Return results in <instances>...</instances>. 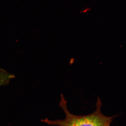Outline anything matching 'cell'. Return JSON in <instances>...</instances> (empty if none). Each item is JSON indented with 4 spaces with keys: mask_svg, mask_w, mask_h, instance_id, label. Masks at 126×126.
I'll return each mask as SVG.
<instances>
[{
    "mask_svg": "<svg viewBox=\"0 0 126 126\" xmlns=\"http://www.w3.org/2000/svg\"><path fill=\"white\" fill-rule=\"evenodd\" d=\"M60 106L65 115L64 119L50 120L46 118L42 122L51 126H110L112 122L117 116H107L101 111L102 102L98 98L96 109L92 113L86 115H77L72 114L69 111L67 102L63 94Z\"/></svg>",
    "mask_w": 126,
    "mask_h": 126,
    "instance_id": "obj_1",
    "label": "cell"
},
{
    "mask_svg": "<svg viewBox=\"0 0 126 126\" xmlns=\"http://www.w3.org/2000/svg\"><path fill=\"white\" fill-rule=\"evenodd\" d=\"M15 77L14 74L0 68V87L8 84L10 81Z\"/></svg>",
    "mask_w": 126,
    "mask_h": 126,
    "instance_id": "obj_2",
    "label": "cell"
},
{
    "mask_svg": "<svg viewBox=\"0 0 126 126\" xmlns=\"http://www.w3.org/2000/svg\"><path fill=\"white\" fill-rule=\"evenodd\" d=\"M91 9L90 7H87L86 9H85L84 11H80L79 12V14H81V13H86L87 11H91Z\"/></svg>",
    "mask_w": 126,
    "mask_h": 126,
    "instance_id": "obj_3",
    "label": "cell"
}]
</instances>
